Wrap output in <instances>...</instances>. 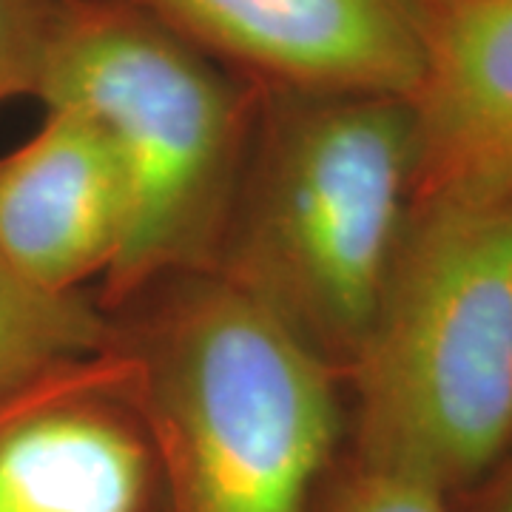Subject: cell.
<instances>
[{
  "instance_id": "obj_10",
  "label": "cell",
  "mask_w": 512,
  "mask_h": 512,
  "mask_svg": "<svg viewBox=\"0 0 512 512\" xmlns=\"http://www.w3.org/2000/svg\"><path fill=\"white\" fill-rule=\"evenodd\" d=\"M308 512H453V507L439 490L367 467L342 447L319 481Z\"/></svg>"
},
{
  "instance_id": "obj_6",
  "label": "cell",
  "mask_w": 512,
  "mask_h": 512,
  "mask_svg": "<svg viewBox=\"0 0 512 512\" xmlns=\"http://www.w3.org/2000/svg\"><path fill=\"white\" fill-rule=\"evenodd\" d=\"M262 92L413 97L424 0H131Z\"/></svg>"
},
{
  "instance_id": "obj_1",
  "label": "cell",
  "mask_w": 512,
  "mask_h": 512,
  "mask_svg": "<svg viewBox=\"0 0 512 512\" xmlns=\"http://www.w3.org/2000/svg\"><path fill=\"white\" fill-rule=\"evenodd\" d=\"M407 97L262 92L211 274L342 379L413 208Z\"/></svg>"
},
{
  "instance_id": "obj_2",
  "label": "cell",
  "mask_w": 512,
  "mask_h": 512,
  "mask_svg": "<svg viewBox=\"0 0 512 512\" xmlns=\"http://www.w3.org/2000/svg\"><path fill=\"white\" fill-rule=\"evenodd\" d=\"M111 316L171 512H308L348 436L345 379L211 271Z\"/></svg>"
},
{
  "instance_id": "obj_3",
  "label": "cell",
  "mask_w": 512,
  "mask_h": 512,
  "mask_svg": "<svg viewBox=\"0 0 512 512\" xmlns=\"http://www.w3.org/2000/svg\"><path fill=\"white\" fill-rule=\"evenodd\" d=\"M345 450L456 495L512 447V197L413 200L345 373Z\"/></svg>"
},
{
  "instance_id": "obj_11",
  "label": "cell",
  "mask_w": 512,
  "mask_h": 512,
  "mask_svg": "<svg viewBox=\"0 0 512 512\" xmlns=\"http://www.w3.org/2000/svg\"><path fill=\"white\" fill-rule=\"evenodd\" d=\"M69 0H0V103L37 97Z\"/></svg>"
},
{
  "instance_id": "obj_5",
  "label": "cell",
  "mask_w": 512,
  "mask_h": 512,
  "mask_svg": "<svg viewBox=\"0 0 512 512\" xmlns=\"http://www.w3.org/2000/svg\"><path fill=\"white\" fill-rule=\"evenodd\" d=\"M0 512H171L134 370L114 339L0 393Z\"/></svg>"
},
{
  "instance_id": "obj_7",
  "label": "cell",
  "mask_w": 512,
  "mask_h": 512,
  "mask_svg": "<svg viewBox=\"0 0 512 512\" xmlns=\"http://www.w3.org/2000/svg\"><path fill=\"white\" fill-rule=\"evenodd\" d=\"M128 220L123 163L86 111L46 106L35 134L0 157V251L43 291L74 296L103 282Z\"/></svg>"
},
{
  "instance_id": "obj_4",
  "label": "cell",
  "mask_w": 512,
  "mask_h": 512,
  "mask_svg": "<svg viewBox=\"0 0 512 512\" xmlns=\"http://www.w3.org/2000/svg\"><path fill=\"white\" fill-rule=\"evenodd\" d=\"M37 100L86 111L126 171L131 220L94 299L103 313L163 279L211 271L259 86L131 0H69Z\"/></svg>"
},
{
  "instance_id": "obj_8",
  "label": "cell",
  "mask_w": 512,
  "mask_h": 512,
  "mask_svg": "<svg viewBox=\"0 0 512 512\" xmlns=\"http://www.w3.org/2000/svg\"><path fill=\"white\" fill-rule=\"evenodd\" d=\"M413 200L512 197V0H424Z\"/></svg>"
},
{
  "instance_id": "obj_9",
  "label": "cell",
  "mask_w": 512,
  "mask_h": 512,
  "mask_svg": "<svg viewBox=\"0 0 512 512\" xmlns=\"http://www.w3.org/2000/svg\"><path fill=\"white\" fill-rule=\"evenodd\" d=\"M111 339V316L86 293L37 288L0 251V393Z\"/></svg>"
},
{
  "instance_id": "obj_12",
  "label": "cell",
  "mask_w": 512,
  "mask_h": 512,
  "mask_svg": "<svg viewBox=\"0 0 512 512\" xmlns=\"http://www.w3.org/2000/svg\"><path fill=\"white\" fill-rule=\"evenodd\" d=\"M470 493L476 498L473 512H512V458H504Z\"/></svg>"
}]
</instances>
